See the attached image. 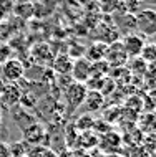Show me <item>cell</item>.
I'll use <instances>...</instances> for the list:
<instances>
[{"instance_id":"ba28073f","label":"cell","mask_w":156,"mask_h":157,"mask_svg":"<svg viewBox=\"0 0 156 157\" xmlns=\"http://www.w3.org/2000/svg\"><path fill=\"white\" fill-rule=\"evenodd\" d=\"M90 65L91 63L86 60V58H78L77 61L73 63L70 73L73 75V81L78 83H86L88 78H90Z\"/></svg>"},{"instance_id":"4fadbf2b","label":"cell","mask_w":156,"mask_h":157,"mask_svg":"<svg viewBox=\"0 0 156 157\" xmlns=\"http://www.w3.org/2000/svg\"><path fill=\"white\" fill-rule=\"evenodd\" d=\"M27 155L28 157H60L50 146H33Z\"/></svg>"},{"instance_id":"277c9868","label":"cell","mask_w":156,"mask_h":157,"mask_svg":"<svg viewBox=\"0 0 156 157\" xmlns=\"http://www.w3.org/2000/svg\"><path fill=\"white\" fill-rule=\"evenodd\" d=\"M2 76H3V81H8V83H17L20 81V79L23 78L25 75V66L23 63L20 60H17V58H12V60H8L7 63H3L2 65Z\"/></svg>"},{"instance_id":"2e32d148","label":"cell","mask_w":156,"mask_h":157,"mask_svg":"<svg viewBox=\"0 0 156 157\" xmlns=\"http://www.w3.org/2000/svg\"><path fill=\"white\" fill-rule=\"evenodd\" d=\"M8 149H10L12 157H22V155H27L28 154L27 144H25L23 141L22 142H12L10 146H8Z\"/></svg>"},{"instance_id":"d6986e66","label":"cell","mask_w":156,"mask_h":157,"mask_svg":"<svg viewBox=\"0 0 156 157\" xmlns=\"http://www.w3.org/2000/svg\"><path fill=\"white\" fill-rule=\"evenodd\" d=\"M0 157H12L8 144H5V142H0Z\"/></svg>"},{"instance_id":"7402d4cb","label":"cell","mask_w":156,"mask_h":157,"mask_svg":"<svg viewBox=\"0 0 156 157\" xmlns=\"http://www.w3.org/2000/svg\"><path fill=\"white\" fill-rule=\"evenodd\" d=\"M0 40H2V27H0Z\"/></svg>"},{"instance_id":"ffe728a7","label":"cell","mask_w":156,"mask_h":157,"mask_svg":"<svg viewBox=\"0 0 156 157\" xmlns=\"http://www.w3.org/2000/svg\"><path fill=\"white\" fill-rule=\"evenodd\" d=\"M3 88H5V81H3V79H0V94H2Z\"/></svg>"},{"instance_id":"8992f818","label":"cell","mask_w":156,"mask_h":157,"mask_svg":"<svg viewBox=\"0 0 156 157\" xmlns=\"http://www.w3.org/2000/svg\"><path fill=\"white\" fill-rule=\"evenodd\" d=\"M121 45H123V50H125L128 58H138L141 50H143V46L146 43H145V36L138 35V33H130V35L125 36Z\"/></svg>"},{"instance_id":"ac0fdd59","label":"cell","mask_w":156,"mask_h":157,"mask_svg":"<svg viewBox=\"0 0 156 157\" xmlns=\"http://www.w3.org/2000/svg\"><path fill=\"white\" fill-rule=\"evenodd\" d=\"M18 103H22L23 106H28V108H33L35 106V98H33L30 93H27V94H22L20 96V101Z\"/></svg>"},{"instance_id":"5bb4252c","label":"cell","mask_w":156,"mask_h":157,"mask_svg":"<svg viewBox=\"0 0 156 157\" xmlns=\"http://www.w3.org/2000/svg\"><path fill=\"white\" fill-rule=\"evenodd\" d=\"M71 66H73V63H71L70 56H58L53 63V68L57 70V73H63V75H68L71 71Z\"/></svg>"},{"instance_id":"9a60e30c","label":"cell","mask_w":156,"mask_h":157,"mask_svg":"<svg viewBox=\"0 0 156 157\" xmlns=\"http://www.w3.org/2000/svg\"><path fill=\"white\" fill-rule=\"evenodd\" d=\"M138 58H141V60L145 61L146 65H153V61H154V58H156V46H154L153 43L145 45Z\"/></svg>"},{"instance_id":"3957f363","label":"cell","mask_w":156,"mask_h":157,"mask_svg":"<svg viewBox=\"0 0 156 157\" xmlns=\"http://www.w3.org/2000/svg\"><path fill=\"white\" fill-rule=\"evenodd\" d=\"M22 137H23L25 144H30V146H43V141L47 137V129L42 124H38V122H32L27 127H23Z\"/></svg>"},{"instance_id":"44dd1931","label":"cell","mask_w":156,"mask_h":157,"mask_svg":"<svg viewBox=\"0 0 156 157\" xmlns=\"http://www.w3.org/2000/svg\"><path fill=\"white\" fill-rule=\"evenodd\" d=\"M2 119H3V113H2V109H0V122H2Z\"/></svg>"},{"instance_id":"7a4b0ae2","label":"cell","mask_w":156,"mask_h":157,"mask_svg":"<svg viewBox=\"0 0 156 157\" xmlns=\"http://www.w3.org/2000/svg\"><path fill=\"white\" fill-rule=\"evenodd\" d=\"M86 94H88V88H86L85 83L71 81L68 86L65 88V99H66V104H68L71 109H77L85 103Z\"/></svg>"},{"instance_id":"5b68a950","label":"cell","mask_w":156,"mask_h":157,"mask_svg":"<svg viewBox=\"0 0 156 157\" xmlns=\"http://www.w3.org/2000/svg\"><path fill=\"white\" fill-rule=\"evenodd\" d=\"M105 61L108 63L110 66H123L126 60H128V56H126L125 50H123V45H121V41H113L111 45L106 46V52H105Z\"/></svg>"},{"instance_id":"603a6c76","label":"cell","mask_w":156,"mask_h":157,"mask_svg":"<svg viewBox=\"0 0 156 157\" xmlns=\"http://www.w3.org/2000/svg\"><path fill=\"white\" fill-rule=\"evenodd\" d=\"M138 2H140V0H138Z\"/></svg>"},{"instance_id":"7c38bea8","label":"cell","mask_w":156,"mask_h":157,"mask_svg":"<svg viewBox=\"0 0 156 157\" xmlns=\"http://www.w3.org/2000/svg\"><path fill=\"white\" fill-rule=\"evenodd\" d=\"M93 126H95V119L90 116V113L82 114V116L75 121V129H77L78 132H88L90 129H93Z\"/></svg>"},{"instance_id":"9c48e42d","label":"cell","mask_w":156,"mask_h":157,"mask_svg":"<svg viewBox=\"0 0 156 157\" xmlns=\"http://www.w3.org/2000/svg\"><path fill=\"white\" fill-rule=\"evenodd\" d=\"M121 144V137L115 132H111V131H108V132L103 134V139H102V149H105V152H111V154H115L116 149L120 147Z\"/></svg>"},{"instance_id":"52a82bcc","label":"cell","mask_w":156,"mask_h":157,"mask_svg":"<svg viewBox=\"0 0 156 157\" xmlns=\"http://www.w3.org/2000/svg\"><path fill=\"white\" fill-rule=\"evenodd\" d=\"M20 96H22V91L18 90L17 84H5L2 94H0V106L2 108H14L15 104H18Z\"/></svg>"},{"instance_id":"8fae6325","label":"cell","mask_w":156,"mask_h":157,"mask_svg":"<svg viewBox=\"0 0 156 157\" xmlns=\"http://www.w3.org/2000/svg\"><path fill=\"white\" fill-rule=\"evenodd\" d=\"M85 103L88 104V109H91V111H98V109H102V106L105 103V96L100 91H90L88 90Z\"/></svg>"},{"instance_id":"30bf717a","label":"cell","mask_w":156,"mask_h":157,"mask_svg":"<svg viewBox=\"0 0 156 157\" xmlns=\"http://www.w3.org/2000/svg\"><path fill=\"white\" fill-rule=\"evenodd\" d=\"M106 43L105 41H98V43L90 45V48L86 50V60L90 63L93 61H100L105 58V52H106Z\"/></svg>"},{"instance_id":"6da1fadb","label":"cell","mask_w":156,"mask_h":157,"mask_svg":"<svg viewBox=\"0 0 156 157\" xmlns=\"http://www.w3.org/2000/svg\"><path fill=\"white\" fill-rule=\"evenodd\" d=\"M134 30L141 36H153L156 33V12L153 8H143L134 15Z\"/></svg>"},{"instance_id":"e0dca14e","label":"cell","mask_w":156,"mask_h":157,"mask_svg":"<svg viewBox=\"0 0 156 157\" xmlns=\"http://www.w3.org/2000/svg\"><path fill=\"white\" fill-rule=\"evenodd\" d=\"M12 56H14L12 46L8 43H2V45H0V66H2L3 63H7L8 60H12Z\"/></svg>"}]
</instances>
